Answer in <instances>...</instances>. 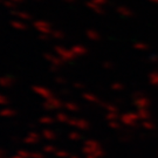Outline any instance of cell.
I'll return each instance as SVG.
<instances>
[{
	"instance_id": "1",
	"label": "cell",
	"mask_w": 158,
	"mask_h": 158,
	"mask_svg": "<svg viewBox=\"0 0 158 158\" xmlns=\"http://www.w3.org/2000/svg\"><path fill=\"white\" fill-rule=\"evenodd\" d=\"M34 27L38 29L39 32H41L42 34H48L51 33V25L46 21L39 20V21H35L34 23Z\"/></svg>"
},
{
	"instance_id": "2",
	"label": "cell",
	"mask_w": 158,
	"mask_h": 158,
	"mask_svg": "<svg viewBox=\"0 0 158 158\" xmlns=\"http://www.w3.org/2000/svg\"><path fill=\"white\" fill-rule=\"evenodd\" d=\"M55 52H56V54H59L60 55V57H62V59H64V60H70L72 59V53L70 52H66V49L64 48H62V47H55Z\"/></svg>"
},
{
	"instance_id": "3",
	"label": "cell",
	"mask_w": 158,
	"mask_h": 158,
	"mask_svg": "<svg viewBox=\"0 0 158 158\" xmlns=\"http://www.w3.org/2000/svg\"><path fill=\"white\" fill-rule=\"evenodd\" d=\"M13 14L17 18L21 19V20H31V14L26 13V12H20V11H14Z\"/></svg>"
},
{
	"instance_id": "4",
	"label": "cell",
	"mask_w": 158,
	"mask_h": 158,
	"mask_svg": "<svg viewBox=\"0 0 158 158\" xmlns=\"http://www.w3.org/2000/svg\"><path fill=\"white\" fill-rule=\"evenodd\" d=\"M46 59L49 60L53 66H60L61 64V60L57 56H54V55H51V54H46Z\"/></svg>"
},
{
	"instance_id": "5",
	"label": "cell",
	"mask_w": 158,
	"mask_h": 158,
	"mask_svg": "<svg viewBox=\"0 0 158 158\" xmlns=\"http://www.w3.org/2000/svg\"><path fill=\"white\" fill-rule=\"evenodd\" d=\"M11 25L15 29H20V31H25L26 29V25L23 23H19V21H12Z\"/></svg>"
},
{
	"instance_id": "6",
	"label": "cell",
	"mask_w": 158,
	"mask_h": 158,
	"mask_svg": "<svg viewBox=\"0 0 158 158\" xmlns=\"http://www.w3.org/2000/svg\"><path fill=\"white\" fill-rule=\"evenodd\" d=\"M13 82V79L11 76H5V77H0V83H10Z\"/></svg>"
},
{
	"instance_id": "7",
	"label": "cell",
	"mask_w": 158,
	"mask_h": 158,
	"mask_svg": "<svg viewBox=\"0 0 158 158\" xmlns=\"http://www.w3.org/2000/svg\"><path fill=\"white\" fill-rule=\"evenodd\" d=\"M52 35L55 38V39H61L63 36V34L60 32V31H54V32H52Z\"/></svg>"
},
{
	"instance_id": "8",
	"label": "cell",
	"mask_w": 158,
	"mask_h": 158,
	"mask_svg": "<svg viewBox=\"0 0 158 158\" xmlns=\"http://www.w3.org/2000/svg\"><path fill=\"white\" fill-rule=\"evenodd\" d=\"M4 5L7 6V7H11V8H14L15 7V2H13L12 0H6L4 2Z\"/></svg>"
},
{
	"instance_id": "9",
	"label": "cell",
	"mask_w": 158,
	"mask_h": 158,
	"mask_svg": "<svg viewBox=\"0 0 158 158\" xmlns=\"http://www.w3.org/2000/svg\"><path fill=\"white\" fill-rule=\"evenodd\" d=\"M40 38H41V39H42V40L48 39V38H47V36H46V35H45V34H41V35H40Z\"/></svg>"
},
{
	"instance_id": "10",
	"label": "cell",
	"mask_w": 158,
	"mask_h": 158,
	"mask_svg": "<svg viewBox=\"0 0 158 158\" xmlns=\"http://www.w3.org/2000/svg\"><path fill=\"white\" fill-rule=\"evenodd\" d=\"M13 2H15V4H19V2H23V0H12Z\"/></svg>"
}]
</instances>
